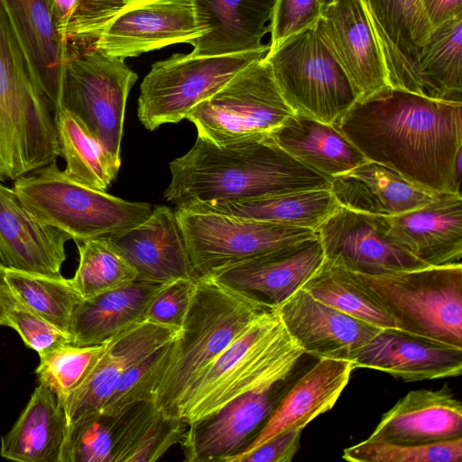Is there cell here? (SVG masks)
I'll use <instances>...</instances> for the list:
<instances>
[{"label":"cell","mask_w":462,"mask_h":462,"mask_svg":"<svg viewBox=\"0 0 462 462\" xmlns=\"http://www.w3.org/2000/svg\"><path fill=\"white\" fill-rule=\"evenodd\" d=\"M334 126L368 161L430 192L461 194L462 103L386 87Z\"/></svg>","instance_id":"6da1fadb"},{"label":"cell","mask_w":462,"mask_h":462,"mask_svg":"<svg viewBox=\"0 0 462 462\" xmlns=\"http://www.w3.org/2000/svg\"><path fill=\"white\" fill-rule=\"evenodd\" d=\"M170 171L164 199L176 208L330 189L331 183L282 150L270 134L225 144L197 137L188 152L170 163Z\"/></svg>","instance_id":"7a4b0ae2"},{"label":"cell","mask_w":462,"mask_h":462,"mask_svg":"<svg viewBox=\"0 0 462 462\" xmlns=\"http://www.w3.org/2000/svg\"><path fill=\"white\" fill-rule=\"evenodd\" d=\"M271 309L214 279L196 280L180 333L154 391L157 409L180 419L195 382L254 318Z\"/></svg>","instance_id":"3957f363"},{"label":"cell","mask_w":462,"mask_h":462,"mask_svg":"<svg viewBox=\"0 0 462 462\" xmlns=\"http://www.w3.org/2000/svg\"><path fill=\"white\" fill-rule=\"evenodd\" d=\"M60 156L56 115L0 5V181Z\"/></svg>","instance_id":"277c9868"},{"label":"cell","mask_w":462,"mask_h":462,"mask_svg":"<svg viewBox=\"0 0 462 462\" xmlns=\"http://www.w3.org/2000/svg\"><path fill=\"white\" fill-rule=\"evenodd\" d=\"M303 354L276 309L261 313L195 382L179 418L192 423L247 392L289 377Z\"/></svg>","instance_id":"5b68a950"},{"label":"cell","mask_w":462,"mask_h":462,"mask_svg":"<svg viewBox=\"0 0 462 462\" xmlns=\"http://www.w3.org/2000/svg\"><path fill=\"white\" fill-rule=\"evenodd\" d=\"M13 189L33 217L75 243L134 227L152 212L148 203L127 201L72 180L56 161L17 178Z\"/></svg>","instance_id":"8992f818"},{"label":"cell","mask_w":462,"mask_h":462,"mask_svg":"<svg viewBox=\"0 0 462 462\" xmlns=\"http://www.w3.org/2000/svg\"><path fill=\"white\" fill-rule=\"evenodd\" d=\"M354 273L398 329L462 348V263Z\"/></svg>","instance_id":"52a82bcc"},{"label":"cell","mask_w":462,"mask_h":462,"mask_svg":"<svg viewBox=\"0 0 462 462\" xmlns=\"http://www.w3.org/2000/svg\"><path fill=\"white\" fill-rule=\"evenodd\" d=\"M264 59L294 113L334 125L358 100L349 79L319 37L316 25L286 39Z\"/></svg>","instance_id":"ba28073f"},{"label":"cell","mask_w":462,"mask_h":462,"mask_svg":"<svg viewBox=\"0 0 462 462\" xmlns=\"http://www.w3.org/2000/svg\"><path fill=\"white\" fill-rule=\"evenodd\" d=\"M268 51L266 44L254 51L218 56L174 54L155 62L140 86V122L153 131L162 125L186 119L193 107L214 95L248 64L264 58Z\"/></svg>","instance_id":"9c48e42d"},{"label":"cell","mask_w":462,"mask_h":462,"mask_svg":"<svg viewBox=\"0 0 462 462\" xmlns=\"http://www.w3.org/2000/svg\"><path fill=\"white\" fill-rule=\"evenodd\" d=\"M294 112L284 100L264 59L238 71L214 95L193 107L186 119L198 137L225 144L270 134Z\"/></svg>","instance_id":"30bf717a"},{"label":"cell","mask_w":462,"mask_h":462,"mask_svg":"<svg viewBox=\"0 0 462 462\" xmlns=\"http://www.w3.org/2000/svg\"><path fill=\"white\" fill-rule=\"evenodd\" d=\"M137 79L125 60L98 48L68 60L65 67L61 108L85 126L118 167L126 101Z\"/></svg>","instance_id":"8fae6325"},{"label":"cell","mask_w":462,"mask_h":462,"mask_svg":"<svg viewBox=\"0 0 462 462\" xmlns=\"http://www.w3.org/2000/svg\"><path fill=\"white\" fill-rule=\"evenodd\" d=\"M195 280L223 271L278 247L313 237L303 227L219 213L175 209Z\"/></svg>","instance_id":"7c38bea8"},{"label":"cell","mask_w":462,"mask_h":462,"mask_svg":"<svg viewBox=\"0 0 462 462\" xmlns=\"http://www.w3.org/2000/svg\"><path fill=\"white\" fill-rule=\"evenodd\" d=\"M287 378L247 392L189 424L181 447L186 462H225L245 450L285 393Z\"/></svg>","instance_id":"4fadbf2b"},{"label":"cell","mask_w":462,"mask_h":462,"mask_svg":"<svg viewBox=\"0 0 462 462\" xmlns=\"http://www.w3.org/2000/svg\"><path fill=\"white\" fill-rule=\"evenodd\" d=\"M191 0H130L106 27L97 44L125 60L201 36Z\"/></svg>","instance_id":"5bb4252c"},{"label":"cell","mask_w":462,"mask_h":462,"mask_svg":"<svg viewBox=\"0 0 462 462\" xmlns=\"http://www.w3.org/2000/svg\"><path fill=\"white\" fill-rule=\"evenodd\" d=\"M315 232L325 259L354 273L378 275L429 266L393 244L375 215L339 206Z\"/></svg>","instance_id":"9a60e30c"},{"label":"cell","mask_w":462,"mask_h":462,"mask_svg":"<svg viewBox=\"0 0 462 462\" xmlns=\"http://www.w3.org/2000/svg\"><path fill=\"white\" fill-rule=\"evenodd\" d=\"M316 30L358 99L389 87L384 61L361 0H332Z\"/></svg>","instance_id":"2e32d148"},{"label":"cell","mask_w":462,"mask_h":462,"mask_svg":"<svg viewBox=\"0 0 462 462\" xmlns=\"http://www.w3.org/2000/svg\"><path fill=\"white\" fill-rule=\"evenodd\" d=\"M381 51L389 87L422 96L419 57L432 26L421 0H361Z\"/></svg>","instance_id":"e0dca14e"},{"label":"cell","mask_w":462,"mask_h":462,"mask_svg":"<svg viewBox=\"0 0 462 462\" xmlns=\"http://www.w3.org/2000/svg\"><path fill=\"white\" fill-rule=\"evenodd\" d=\"M324 259L316 234L242 262L211 279L276 309L302 287Z\"/></svg>","instance_id":"ac0fdd59"},{"label":"cell","mask_w":462,"mask_h":462,"mask_svg":"<svg viewBox=\"0 0 462 462\" xmlns=\"http://www.w3.org/2000/svg\"><path fill=\"white\" fill-rule=\"evenodd\" d=\"M180 328L146 319L110 338L86 379L63 402L68 424L99 411L124 373L172 341Z\"/></svg>","instance_id":"d6986e66"},{"label":"cell","mask_w":462,"mask_h":462,"mask_svg":"<svg viewBox=\"0 0 462 462\" xmlns=\"http://www.w3.org/2000/svg\"><path fill=\"white\" fill-rule=\"evenodd\" d=\"M389 239L429 266L462 263V195L438 193L427 205L378 216Z\"/></svg>","instance_id":"ffe728a7"},{"label":"cell","mask_w":462,"mask_h":462,"mask_svg":"<svg viewBox=\"0 0 462 462\" xmlns=\"http://www.w3.org/2000/svg\"><path fill=\"white\" fill-rule=\"evenodd\" d=\"M276 310L292 341L318 358L348 359L382 329L320 302L302 288Z\"/></svg>","instance_id":"44dd1931"},{"label":"cell","mask_w":462,"mask_h":462,"mask_svg":"<svg viewBox=\"0 0 462 462\" xmlns=\"http://www.w3.org/2000/svg\"><path fill=\"white\" fill-rule=\"evenodd\" d=\"M107 237L139 280L158 283L195 280L176 213L166 206L156 207L140 225Z\"/></svg>","instance_id":"7402d4cb"},{"label":"cell","mask_w":462,"mask_h":462,"mask_svg":"<svg viewBox=\"0 0 462 462\" xmlns=\"http://www.w3.org/2000/svg\"><path fill=\"white\" fill-rule=\"evenodd\" d=\"M348 359L355 368L385 372L405 382L458 376L462 372V348L398 328H382Z\"/></svg>","instance_id":"603a6c76"},{"label":"cell","mask_w":462,"mask_h":462,"mask_svg":"<svg viewBox=\"0 0 462 462\" xmlns=\"http://www.w3.org/2000/svg\"><path fill=\"white\" fill-rule=\"evenodd\" d=\"M355 369L349 359L321 357L282 395L250 445L225 462H239L273 437L295 428L304 429L315 418L329 411L347 385Z\"/></svg>","instance_id":"cb8c5ba5"},{"label":"cell","mask_w":462,"mask_h":462,"mask_svg":"<svg viewBox=\"0 0 462 462\" xmlns=\"http://www.w3.org/2000/svg\"><path fill=\"white\" fill-rule=\"evenodd\" d=\"M70 236L33 217L13 189L0 183V263L8 269L61 276Z\"/></svg>","instance_id":"d4e9b609"},{"label":"cell","mask_w":462,"mask_h":462,"mask_svg":"<svg viewBox=\"0 0 462 462\" xmlns=\"http://www.w3.org/2000/svg\"><path fill=\"white\" fill-rule=\"evenodd\" d=\"M462 438V404L448 387L419 389L401 398L368 439L424 445Z\"/></svg>","instance_id":"484cf974"},{"label":"cell","mask_w":462,"mask_h":462,"mask_svg":"<svg viewBox=\"0 0 462 462\" xmlns=\"http://www.w3.org/2000/svg\"><path fill=\"white\" fill-rule=\"evenodd\" d=\"M201 36L190 41L196 56H218L263 48L275 0H191Z\"/></svg>","instance_id":"4316f807"},{"label":"cell","mask_w":462,"mask_h":462,"mask_svg":"<svg viewBox=\"0 0 462 462\" xmlns=\"http://www.w3.org/2000/svg\"><path fill=\"white\" fill-rule=\"evenodd\" d=\"M0 5L56 115L61 108L69 55L54 26L49 0H0Z\"/></svg>","instance_id":"83f0119b"},{"label":"cell","mask_w":462,"mask_h":462,"mask_svg":"<svg viewBox=\"0 0 462 462\" xmlns=\"http://www.w3.org/2000/svg\"><path fill=\"white\" fill-rule=\"evenodd\" d=\"M330 191L340 207L383 217L420 208L438 194L414 185L397 171L372 161L332 178Z\"/></svg>","instance_id":"f1b7e54d"},{"label":"cell","mask_w":462,"mask_h":462,"mask_svg":"<svg viewBox=\"0 0 462 462\" xmlns=\"http://www.w3.org/2000/svg\"><path fill=\"white\" fill-rule=\"evenodd\" d=\"M165 284L136 279L122 287L83 299L73 316L72 344H103L146 319L153 299Z\"/></svg>","instance_id":"f546056e"},{"label":"cell","mask_w":462,"mask_h":462,"mask_svg":"<svg viewBox=\"0 0 462 462\" xmlns=\"http://www.w3.org/2000/svg\"><path fill=\"white\" fill-rule=\"evenodd\" d=\"M68 430L63 404L39 383L16 422L2 436L0 456L18 462H60Z\"/></svg>","instance_id":"4dcf8cb0"},{"label":"cell","mask_w":462,"mask_h":462,"mask_svg":"<svg viewBox=\"0 0 462 462\" xmlns=\"http://www.w3.org/2000/svg\"><path fill=\"white\" fill-rule=\"evenodd\" d=\"M270 135L291 157L329 179L368 161L336 126L299 113Z\"/></svg>","instance_id":"1f68e13d"},{"label":"cell","mask_w":462,"mask_h":462,"mask_svg":"<svg viewBox=\"0 0 462 462\" xmlns=\"http://www.w3.org/2000/svg\"><path fill=\"white\" fill-rule=\"evenodd\" d=\"M148 411L149 402L140 401L80 418L69 425L60 462H122Z\"/></svg>","instance_id":"d6a6232c"},{"label":"cell","mask_w":462,"mask_h":462,"mask_svg":"<svg viewBox=\"0 0 462 462\" xmlns=\"http://www.w3.org/2000/svg\"><path fill=\"white\" fill-rule=\"evenodd\" d=\"M338 208L330 189H324L286 192L223 204L199 205L183 209L219 213L316 231Z\"/></svg>","instance_id":"836d02e7"},{"label":"cell","mask_w":462,"mask_h":462,"mask_svg":"<svg viewBox=\"0 0 462 462\" xmlns=\"http://www.w3.org/2000/svg\"><path fill=\"white\" fill-rule=\"evenodd\" d=\"M418 65L423 97L462 103V13L433 28Z\"/></svg>","instance_id":"e575fe53"},{"label":"cell","mask_w":462,"mask_h":462,"mask_svg":"<svg viewBox=\"0 0 462 462\" xmlns=\"http://www.w3.org/2000/svg\"><path fill=\"white\" fill-rule=\"evenodd\" d=\"M314 299L380 328H397L379 301L346 267L324 259L301 287Z\"/></svg>","instance_id":"d590c367"},{"label":"cell","mask_w":462,"mask_h":462,"mask_svg":"<svg viewBox=\"0 0 462 462\" xmlns=\"http://www.w3.org/2000/svg\"><path fill=\"white\" fill-rule=\"evenodd\" d=\"M60 156L66 162L64 173L84 186L105 191L116 177V166L85 126L61 108L56 114Z\"/></svg>","instance_id":"8d00e7d4"},{"label":"cell","mask_w":462,"mask_h":462,"mask_svg":"<svg viewBox=\"0 0 462 462\" xmlns=\"http://www.w3.org/2000/svg\"><path fill=\"white\" fill-rule=\"evenodd\" d=\"M6 281L24 306L70 335L75 310L83 299L69 279L7 268Z\"/></svg>","instance_id":"74e56055"},{"label":"cell","mask_w":462,"mask_h":462,"mask_svg":"<svg viewBox=\"0 0 462 462\" xmlns=\"http://www.w3.org/2000/svg\"><path fill=\"white\" fill-rule=\"evenodd\" d=\"M56 31L69 60L95 49L103 32L128 0H49Z\"/></svg>","instance_id":"f35d334b"},{"label":"cell","mask_w":462,"mask_h":462,"mask_svg":"<svg viewBox=\"0 0 462 462\" xmlns=\"http://www.w3.org/2000/svg\"><path fill=\"white\" fill-rule=\"evenodd\" d=\"M79 260L70 282L82 299L122 287L137 279L134 268L119 254L107 236L76 243Z\"/></svg>","instance_id":"ab89813d"},{"label":"cell","mask_w":462,"mask_h":462,"mask_svg":"<svg viewBox=\"0 0 462 462\" xmlns=\"http://www.w3.org/2000/svg\"><path fill=\"white\" fill-rule=\"evenodd\" d=\"M106 342L93 346L65 343L40 354V363L35 369L39 383L51 389L63 404L86 379L104 352Z\"/></svg>","instance_id":"60d3db41"},{"label":"cell","mask_w":462,"mask_h":462,"mask_svg":"<svg viewBox=\"0 0 462 462\" xmlns=\"http://www.w3.org/2000/svg\"><path fill=\"white\" fill-rule=\"evenodd\" d=\"M351 462H461L462 438L424 445H400L365 439L344 449Z\"/></svg>","instance_id":"b9f144b4"},{"label":"cell","mask_w":462,"mask_h":462,"mask_svg":"<svg viewBox=\"0 0 462 462\" xmlns=\"http://www.w3.org/2000/svg\"><path fill=\"white\" fill-rule=\"evenodd\" d=\"M172 341L130 366L100 411L116 413L134 402L152 401L157 383L171 357Z\"/></svg>","instance_id":"7bdbcfd3"},{"label":"cell","mask_w":462,"mask_h":462,"mask_svg":"<svg viewBox=\"0 0 462 462\" xmlns=\"http://www.w3.org/2000/svg\"><path fill=\"white\" fill-rule=\"evenodd\" d=\"M332 0H275L268 24L273 51L291 36L316 25Z\"/></svg>","instance_id":"ee69618b"},{"label":"cell","mask_w":462,"mask_h":462,"mask_svg":"<svg viewBox=\"0 0 462 462\" xmlns=\"http://www.w3.org/2000/svg\"><path fill=\"white\" fill-rule=\"evenodd\" d=\"M189 424L181 419L164 416L161 411L142 431L126 462H153L171 448L184 440Z\"/></svg>","instance_id":"f6af8a7d"},{"label":"cell","mask_w":462,"mask_h":462,"mask_svg":"<svg viewBox=\"0 0 462 462\" xmlns=\"http://www.w3.org/2000/svg\"><path fill=\"white\" fill-rule=\"evenodd\" d=\"M5 326L14 329L26 346L39 355L58 345L72 343L69 334L32 312L16 298Z\"/></svg>","instance_id":"bcb514c9"},{"label":"cell","mask_w":462,"mask_h":462,"mask_svg":"<svg viewBox=\"0 0 462 462\" xmlns=\"http://www.w3.org/2000/svg\"><path fill=\"white\" fill-rule=\"evenodd\" d=\"M195 281L179 279L166 283L153 299L146 319L181 328L194 291Z\"/></svg>","instance_id":"7dc6e473"},{"label":"cell","mask_w":462,"mask_h":462,"mask_svg":"<svg viewBox=\"0 0 462 462\" xmlns=\"http://www.w3.org/2000/svg\"><path fill=\"white\" fill-rule=\"evenodd\" d=\"M303 429L295 428L281 433L264 442L239 462H290L300 448Z\"/></svg>","instance_id":"c3c4849f"},{"label":"cell","mask_w":462,"mask_h":462,"mask_svg":"<svg viewBox=\"0 0 462 462\" xmlns=\"http://www.w3.org/2000/svg\"><path fill=\"white\" fill-rule=\"evenodd\" d=\"M432 29L462 13V0H421Z\"/></svg>","instance_id":"681fc988"},{"label":"cell","mask_w":462,"mask_h":462,"mask_svg":"<svg viewBox=\"0 0 462 462\" xmlns=\"http://www.w3.org/2000/svg\"><path fill=\"white\" fill-rule=\"evenodd\" d=\"M7 268L0 263V326H5L7 315L15 298L6 281Z\"/></svg>","instance_id":"f907efd6"},{"label":"cell","mask_w":462,"mask_h":462,"mask_svg":"<svg viewBox=\"0 0 462 462\" xmlns=\"http://www.w3.org/2000/svg\"><path fill=\"white\" fill-rule=\"evenodd\" d=\"M128 1H130V0H128Z\"/></svg>","instance_id":"816d5d0a"}]
</instances>
